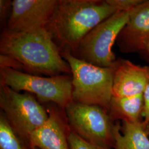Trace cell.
<instances>
[{
	"mask_svg": "<svg viewBox=\"0 0 149 149\" xmlns=\"http://www.w3.org/2000/svg\"><path fill=\"white\" fill-rule=\"evenodd\" d=\"M148 67L118 59L114 66L112 95L123 97L143 95L147 84Z\"/></svg>",
	"mask_w": 149,
	"mask_h": 149,
	"instance_id": "11",
	"label": "cell"
},
{
	"mask_svg": "<svg viewBox=\"0 0 149 149\" xmlns=\"http://www.w3.org/2000/svg\"><path fill=\"white\" fill-rule=\"evenodd\" d=\"M143 50H145L149 54V39H148L144 44Z\"/></svg>",
	"mask_w": 149,
	"mask_h": 149,
	"instance_id": "19",
	"label": "cell"
},
{
	"mask_svg": "<svg viewBox=\"0 0 149 149\" xmlns=\"http://www.w3.org/2000/svg\"><path fill=\"white\" fill-rule=\"evenodd\" d=\"M0 84L33 94L40 102H52L65 111L72 101V79L69 74L41 77L10 68H1Z\"/></svg>",
	"mask_w": 149,
	"mask_h": 149,
	"instance_id": "4",
	"label": "cell"
},
{
	"mask_svg": "<svg viewBox=\"0 0 149 149\" xmlns=\"http://www.w3.org/2000/svg\"><path fill=\"white\" fill-rule=\"evenodd\" d=\"M64 112L72 130L80 137L102 146H114L115 124L105 109L97 105L72 101Z\"/></svg>",
	"mask_w": 149,
	"mask_h": 149,
	"instance_id": "7",
	"label": "cell"
},
{
	"mask_svg": "<svg viewBox=\"0 0 149 149\" xmlns=\"http://www.w3.org/2000/svg\"><path fill=\"white\" fill-rule=\"evenodd\" d=\"M148 67V76H147V84L143 93L144 101V113L143 120L145 128L149 123V66Z\"/></svg>",
	"mask_w": 149,
	"mask_h": 149,
	"instance_id": "18",
	"label": "cell"
},
{
	"mask_svg": "<svg viewBox=\"0 0 149 149\" xmlns=\"http://www.w3.org/2000/svg\"><path fill=\"white\" fill-rule=\"evenodd\" d=\"M61 108L51 107L48 110V119L42 127L33 132L29 138L30 148L70 149L67 130L69 124Z\"/></svg>",
	"mask_w": 149,
	"mask_h": 149,
	"instance_id": "9",
	"label": "cell"
},
{
	"mask_svg": "<svg viewBox=\"0 0 149 149\" xmlns=\"http://www.w3.org/2000/svg\"><path fill=\"white\" fill-rule=\"evenodd\" d=\"M0 107L12 128L29 145L31 134L46 122V111L32 94L21 93L0 84Z\"/></svg>",
	"mask_w": 149,
	"mask_h": 149,
	"instance_id": "6",
	"label": "cell"
},
{
	"mask_svg": "<svg viewBox=\"0 0 149 149\" xmlns=\"http://www.w3.org/2000/svg\"><path fill=\"white\" fill-rule=\"evenodd\" d=\"M69 65L72 79V101L101 107L109 112L114 66L101 68L74 56L69 49L60 51Z\"/></svg>",
	"mask_w": 149,
	"mask_h": 149,
	"instance_id": "3",
	"label": "cell"
},
{
	"mask_svg": "<svg viewBox=\"0 0 149 149\" xmlns=\"http://www.w3.org/2000/svg\"><path fill=\"white\" fill-rule=\"evenodd\" d=\"M115 123L113 134L115 149H149V139L143 121Z\"/></svg>",
	"mask_w": 149,
	"mask_h": 149,
	"instance_id": "12",
	"label": "cell"
},
{
	"mask_svg": "<svg viewBox=\"0 0 149 149\" xmlns=\"http://www.w3.org/2000/svg\"><path fill=\"white\" fill-rule=\"evenodd\" d=\"M117 11L129 12L141 3L144 0H107Z\"/></svg>",
	"mask_w": 149,
	"mask_h": 149,
	"instance_id": "16",
	"label": "cell"
},
{
	"mask_svg": "<svg viewBox=\"0 0 149 149\" xmlns=\"http://www.w3.org/2000/svg\"><path fill=\"white\" fill-rule=\"evenodd\" d=\"M31 149H38V148H31Z\"/></svg>",
	"mask_w": 149,
	"mask_h": 149,
	"instance_id": "21",
	"label": "cell"
},
{
	"mask_svg": "<svg viewBox=\"0 0 149 149\" xmlns=\"http://www.w3.org/2000/svg\"><path fill=\"white\" fill-rule=\"evenodd\" d=\"M144 109L143 95L123 97H112L109 114L113 121L120 119L122 121L136 122L141 121Z\"/></svg>",
	"mask_w": 149,
	"mask_h": 149,
	"instance_id": "13",
	"label": "cell"
},
{
	"mask_svg": "<svg viewBox=\"0 0 149 149\" xmlns=\"http://www.w3.org/2000/svg\"><path fill=\"white\" fill-rule=\"evenodd\" d=\"M116 12L107 0H58L46 28L60 51L73 54L87 33Z\"/></svg>",
	"mask_w": 149,
	"mask_h": 149,
	"instance_id": "2",
	"label": "cell"
},
{
	"mask_svg": "<svg viewBox=\"0 0 149 149\" xmlns=\"http://www.w3.org/2000/svg\"><path fill=\"white\" fill-rule=\"evenodd\" d=\"M58 0H13L11 15L3 29L27 32L46 27Z\"/></svg>",
	"mask_w": 149,
	"mask_h": 149,
	"instance_id": "8",
	"label": "cell"
},
{
	"mask_svg": "<svg viewBox=\"0 0 149 149\" xmlns=\"http://www.w3.org/2000/svg\"><path fill=\"white\" fill-rule=\"evenodd\" d=\"M68 141L70 149H109L86 141L72 130L68 135Z\"/></svg>",
	"mask_w": 149,
	"mask_h": 149,
	"instance_id": "15",
	"label": "cell"
},
{
	"mask_svg": "<svg viewBox=\"0 0 149 149\" xmlns=\"http://www.w3.org/2000/svg\"><path fill=\"white\" fill-rule=\"evenodd\" d=\"M128 18L129 12H116L87 33L72 55L97 66L114 67L117 59L112 47Z\"/></svg>",
	"mask_w": 149,
	"mask_h": 149,
	"instance_id": "5",
	"label": "cell"
},
{
	"mask_svg": "<svg viewBox=\"0 0 149 149\" xmlns=\"http://www.w3.org/2000/svg\"><path fill=\"white\" fill-rule=\"evenodd\" d=\"M149 39V0L144 1L129 12L126 25L120 32L117 42L121 52L143 51Z\"/></svg>",
	"mask_w": 149,
	"mask_h": 149,
	"instance_id": "10",
	"label": "cell"
},
{
	"mask_svg": "<svg viewBox=\"0 0 149 149\" xmlns=\"http://www.w3.org/2000/svg\"><path fill=\"white\" fill-rule=\"evenodd\" d=\"M12 1L10 0L0 1V21L1 24L6 27L11 15Z\"/></svg>",
	"mask_w": 149,
	"mask_h": 149,
	"instance_id": "17",
	"label": "cell"
},
{
	"mask_svg": "<svg viewBox=\"0 0 149 149\" xmlns=\"http://www.w3.org/2000/svg\"><path fill=\"white\" fill-rule=\"evenodd\" d=\"M3 113L0 116V149H28Z\"/></svg>",
	"mask_w": 149,
	"mask_h": 149,
	"instance_id": "14",
	"label": "cell"
},
{
	"mask_svg": "<svg viewBox=\"0 0 149 149\" xmlns=\"http://www.w3.org/2000/svg\"><path fill=\"white\" fill-rule=\"evenodd\" d=\"M145 132L146 134L149 136V123L146 125L145 127Z\"/></svg>",
	"mask_w": 149,
	"mask_h": 149,
	"instance_id": "20",
	"label": "cell"
},
{
	"mask_svg": "<svg viewBox=\"0 0 149 149\" xmlns=\"http://www.w3.org/2000/svg\"><path fill=\"white\" fill-rule=\"evenodd\" d=\"M0 53L16 60L22 69L29 72L50 77L71 74L69 65L46 27L23 32L3 29Z\"/></svg>",
	"mask_w": 149,
	"mask_h": 149,
	"instance_id": "1",
	"label": "cell"
}]
</instances>
